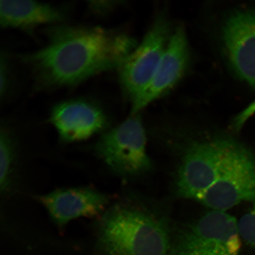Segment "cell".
<instances>
[{"label": "cell", "mask_w": 255, "mask_h": 255, "mask_svg": "<svg viewBox=\"0 0 255 255\" xmlns=\"http://www.w3.org/2000/svg\"><path fill=\"white\" fill-rule=\"evenodd\" d=\"M50 121L66 143L87 139L103 131L108 124L102 108L82 99L57 104L51 112Z\"/></svg>", "instance_id": "10"}, {"label": "cell", "mask_w": 255, "mask_h": 255, "mask_svg": "<svg viewBox=\"0 0 255 255\" xmlns=\"http://www.w3.org/2000/svg\"><path fill=\"white\" fill-rule=\"evenodd\" d=\"M241 238L237 220L213 210L181 232L173 255H241Z\"/></svg>", "instance_id": "5"}, {"label": "cell", "mask_w": 255, "mask_h": 255, "mask_svg": "<svg viewBox=\"0 0 255 255\" xmlns=\"http://www.w3.org/2000/svg\"><path fill=\"white\" fill-rule=\"evenodd\" d=\"M189 42L183 27L172 33L166 49L150 81L131 101V115L139 114L146 107L170 91L182 78L189 66Z\"/></svg>", "instance_id": "9"}, {"label": "cell", "mask_w": 255, "mask_h": 255, "mask_svg": "<svg viewBox=\"0 0 255 255\" xmlns=\"http://www.w3.org/2000/svg\"><path fill=\"white\" fill-rule=\"evenodd\" d=\"M146 145L144 127L137 114L130 115L119 126L105 132L96 144L95 150L117 174L135 176L151 170Z\"/></svg>", "instance_id": "4"}, {"label": "cell", "mask_w": 255, "mask_h": 255, "mask_svg": "<svg viewBox=\"0 0 255 255\" xmlns=\"http://www.w3.org/2000/svg\"><path fill=\"white\" fill-rule=\"evenodd\" d=\"M255 114V101L241 112L233 121L232 127L235 131H239L247 121Z\"/></svg>", "instance_id": "15"}, {"label": "cell", "mask_w": 255, "mask_h": 255, "mask_svg": "<svg viewBox=\"0 0 255 255\" xmlns=\"http://www.w3.org/2000/svg\"><path fill=\"white\" fill-rule=\"evenodd\" d=\"M197 201L223 212L242 202H255L254 153L232 138L214 183Z\"/></svg>", "instance_id": "3"}, {"label": "cell", "mask_w": 255, "mask_h": 255, "mask_svg": "<svg viewBox=\"0 0 255 255\" xmlns=\"http://www.w3.org/2000/svg\"><path fill=\"white\" fill-rule=\"evenodd\" d=\"M65 13L53 5L29 0H2L0 24L4 28L30 31L40 25L60 23Z\"/></svg>", "instance_id": "12"}, {"label": "cell", "mask_w": 255, "mask_h": 255, "mask_svg": "<svg viewBox=\"0 0 255 255\" xmlns=\"http://www.w3.org/2000/svg\"><path fill=\"white\" fill-rule=\"evenodd\" d=\"M222 39L233 71L255 90V10L239 9L225 18Z\"/></svg>", "instance_id": "8"}, {"label": "cell", "mask_w": 255, "mask_h": 255, "mask_svg": "<svg viewBox=\"0 0 255 255\" xmlns=\"http://www.w3.org/2000/svg\"><path fill=\"white\" fill-rule=\"evenodd\" d=\"M7 66L5 60H1V86H0V94L1 97L5 94L7 88Z\"/></svg>", "instance_id": "16"}, {"label": "cell", "mask_w": 255, "mask_h": 255, "mask_svg": "<svg viewBox=\"0 0 255 255\" xmlns=\"http://www.w3.org/2000/svg\"><path fill=\"white\" fill-rule=\"evenodd\" d=\"M172 33L166 16L156 19L141 43L120 67L119 78L130 102L145 88L166 49Z\"/></svg>", "instance_id": "7"}, {"label": "cell", "mask_w": 255, "mask_h": 255, "mask_svg": "<svg viewBox=\"0 0 255 255\" xmlns=\"http://www.w3.org/2000/svg\"><path fill=\"white\" fill-rule=\"evenodd\" d=\"M99 243L106 255H169L167 223L134 206L111 207L101 220Z\"/></svg>", "instance_id": "2"}, {"label": "cell", "mask_w": 255, "mask_h": 255, "mask_svg": "<svg viewBox=\"0 0 255 255\" xmlns=\"http://www.w3.org/2000/svg\"><path fill=\"white\" fill-rule=\"evenodd\" d=\"M39 200L59 227L73 219L100 215L109 202L105 194L89 188L56 190L39 197Z\"/></svg>", "instance_id": "11"}, {"label": "cell", "mask_w": 255, "mask_h": 255, "mask_svg": "<svg viewBox=\"0 0 255 255\" xmlns=\"http://www.w3.org/2000/svg\"><path fill=\"white\" fill-rule=\"evenodd\" d=\"M250 211L238 222L239 234L243 240L255 250V202Z\"/></svg>", "instance_id": "14"}, {"label": "cell", "mask_w": 255, "mask_h": 255, "mask_svg": "<svg viewBox=\"0 0 255 255\" xmlns=\"http://www.w3.org/2000/svg\"><path fill=\"white\" fill-rule=\"evenodd\" d=\"M47 34L45 46L22 57L41 89L72 87L119 69L138 45L127 33L101 27L57 25Z\"/></svg>", "instance_id": "1"}, {"label": "cell", "mask_w": 255, "mask_h": 255, "mask_svg": "<svg viewBox=\"0 0 255 255\" xmlns=\"http://www.w3.org/2000/svg\"><path fill=\"white\" fill-rule=\"evenodd\" d=\"M231 139L216 137L188 146L178 170V196L198 200L214 183Z\"/></svg>", "instance_id": "6"}, {"label": "cell", "mask_w": 255, "mask_h": 255, "mask_svg": "<svg viewBox=\"0 0 255 255\" xmlns=\"http://www.w3.org/2000/svg\"><path fill=\"white\" fill-rule=\"evenodd\" d=\"M14 156V143L10 134L5 129H1L0 136V186L1 191H5L9 186Z\"/></svg>", "instance_id": "13"}]
</instances>
